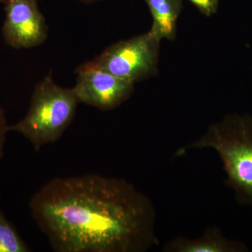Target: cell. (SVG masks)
<instances>
[{"label":"cell","mask_w":252,"mask_h":252,"mask_svg":"<svg viewBox=\"0 0 252 252\" xmlns=\"http://www.w3.org/2000/svg\"><path fill=\"white\" fill-rule=\"evenodd\" d=\"M29 207L56 252H145L159 243L152 200L124 179L56 177Z\"/></svg>","instance_id":"1"},{"label":"cell","mask_w":252,"mask_h":252,"mask_svg":"<svg viewBox=\"0 0 252 252\" xmlns=\"http://www.w3.org/2000/svg\"><path fill=\"white\" fill-rule=\"evenodd\" d=\"M192 149H211L218 155L237 201L252 207V116L232 113L209 126L198 139L179 149L177 157Z\"/></svg>","instance_id":"2"},{"label":"cell","mask_w":252,"mask_h":252,"mask_svg":"<svg viewBox=\"0 0 252 252\" xmlns=\"http://www.w3.org/2000/svg\"><path fill=\"white\" fill-rule=\"evenodd\" d=\"M79 104L74 89L56 84L51 72L34 88L26 115L9 125L8 130L21 134L38 152L62 137L72 123Z\"/></svg>","instance_id":"3"},{"label":"cell","mask_w":252,"mask_h":252,"mask_svg":"<svg viewBox=\"0 0 252 252\" xmlns=\"http://www.w3.org/2000/svg\"><path fill=\"white\" fill-rule=\"evenodd\" d=\"M161 41L149 31L109 46L91 62L106 72L135 84L158 72Z\"/></svg>","instance_id":"4"},{"label":"cell","mask_w":252,"mask_h":252,"mask_svg":"<svg viewBox=\"0 0 252 252\" xmlns=\"http://www.w3.org/2000/svg\"><path fill=\"white\" fill-rule=\"evenodd\" d=\"M75 73L77 83L73 89L79 102L99 110L117 108L130 98L135 90L133 83L96 67L91 61L81 64Z\"/></svg>","instance_id":"5"},{"label":"cell","mask_w":252,"mask_h":252,"mask_svg":"<svg viewBox=\"0 0 252 252\" xmlns=\"http://www.w3.org/2000/svg\"><path fill=\"white\" fill-rule=\"evenodd\" d=\"M6 13L2 34L5 43L15 49H30L47 39L48 26L38 0H1Z\"/></svg>","instance_id":"6"},{"label":"cell","mask_w":252,"mask_h":252,"mask_svg":"<svg viewBox=\"0 0 252 252\" xmlns=\"http://www.w3.org/2000/svg\"><path fill=\"white\" fill-rule=\"evenodd\" d=\"M163 252H245V244L226 238L217 226L207 228L198 238L177 236L169 240L162 248Z\"/></svg>","instance_id":"7"},{"label":"cell","mask_w":252,"mask_h":252,"mask_svg":"<svg viewBox=\"0 0 252 252\" xmlns=\"http://www.w3.org/2000/svg\"><path fill=\"white\" fill-rule=\"evenodd\" d=\"M153 19L150 31L160 40L175 41L184 0H144Z\"/></svg>","instance_id":"8"},{"label":"cell","mask_w":252,"mask_h":252,"mask_svg":"<svg viewBox=\"0 0 252 252\" xmlns=\"http://www.w3.org/2000/svg\"><path fill=\"white\" fill-rule=\"evenodd\" d=\"M31 249L0 206V252H30Z\"/></svg>","instance_id":"9"},{"label":"cell","mask_w":252,"mask_h":252,"mask_svg":"<svg viewBox=\"0 0 252 252\" xmlns=\"http://www.w3.org/2000/svg\"><path fill=\"white\" fill-rule=\"evenodd\" d=\"M204 16L211 17L218 11L220 0H189Z\"/></svg>","instance_id":"10"},{"label":"cell","mask_w":252,"mask_h":252,"mask_svg":"<svg viewBox=\"0 0 252 252\" xmlns=\"http://www.w3.org/2000/svg\"><path fill=\"white\" fill-rule=\"evenodd\" d=\"M9 125L6 120V114L4 109L0 106V164L4 157L5 143H6V135L9 132Z\"/></svg>","instance_id":"11"},{"label":"cell","mask_w":252,"mask_h":252,"mask_svg":"<svg viewBox=\"0 0 252 252\" xmlns=\"http://www.w3.org/2000/svg\"><path fill=\"white\" fill-rule=\"evenodd\" d=\"M84 4H91V3L96 2V1H102V0H79Z\"/></svg>","instance_id":"12"}]
</instances>
